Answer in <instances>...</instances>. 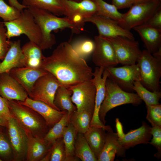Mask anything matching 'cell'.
<instances>
[{
    "mask_svg": "<svg viewBox=\"0 0 161 161\" xmlns=\"http://www.w3.org/2000/svg\"><path fill=\"white\" fill-rule=\"evenodd\" d=\"M116 127L118 141L120 145L126 150L139 144L149 143L152 135L151 128L144 121L139 128L131 130L126 134L124 133L122 126L119 120H116Z\"/></svg>",
    "mask_w": 161,
    "mask_h": 161,
    "instance_id": "cell-14",
    "label": "cell"
},
{
    "mask_svg": "<svg viewBox=\"0 0 161 161\" xmlns=\"http://www.w3.org/2000/svg\"><path fill=\"white\" fill-rule=\"evenodd\" d=\"M136 64L140 70L142 85L148 90L160 92L161 59L154 57L146 49L142 51Z\"/></svg>",
    "mask_w": 161,
    "mask_h": 161,
    "instance_id": "cell-6",
    "label": "cell"
},
{
    "mask_svg": "<svg viewBox=\"0 0 161 161\" xmlns=\"http://www.w3.org/2000/svg\"><path fill=\"white\" fill-rule=\"evenodd\" d=\"M77 133L69 122L65 128L62 137L66 154L65 161L80 160L75 153V144Z\"/></svg>",
    "mask_w": 161,
    "mask_h": 161,
    "instance_id": "cell-30",
    "label": "cell"
},
{
    "mask_svg": "<svg viewBox=\"0 0 161 161\" xmlns=\"http://www.w3.org/2000/svg\"><path fill=\"white\" fill-rule=\"evenodd\" d=\"M25 7H31L48 11L59 16L64 15V9L61 0H22Z\"/></svg>",
    "mask_w": 161,
    "mask_h": 161,
    "instance_id": "cell-28",
    "label": "cell"
},
{
    "mask_svg": "<svg viewBox=\"0 0 161 161\" xmlns=\"http://www.w3.org/2000/svg\"><path fill=\"white\" fill-rule=\"evenodd\" d=\"M106 129L100 127L91 126L83 134L92 151L97 157L104 145Z\"/></svg>",
    "mask_w": 161,
    "mask_h": 161,
    "instance_id": "cell-26",
    "label": "cell"
},
{
    "mask_svg": "<svg viewBox=\"0 0 161 161\" xmlns=\"http://www.w3.org/2000/svg\"><path fill=\"white\" fill-rule=\"evenodd\" d=\"M106 131L105 143L97 161H113L116 154L120 157H125L126 150L120 145L117 133L111 127Z\"/></svg>",
    "mask_w": 161,
    "mask_h": 161,
    "instance_id": "cell-21",
    "label": "cell"
},
{
    "mask_svg": "<svg viewBox=\"0 0 161 161\" xmlns=\"http://www.w3.org/2000/svg\"><path fill=\"white\" fill-rule=\"evenodd\" d=\"M2 60L0 62V74L9 73L15 68L25 66L20 40L10 41L9 49Z\"/></svg>",
    "mask_w": 161,
    "mask_h": 161,
    "instance_id": "cell-22",
    "label": "cell"
},
{
    "mask_svg": "<svg viewBox=\"0 0 161 161\" xmlns=\"http://www.w3.org/2000/svg\"><path fill=\"white\" fill-rule=\"evenodd\" d=\"M10 143L15 160H21L26 158L27 138L25 131L13 117L8 120Z\"/></svg>",
    "mask_w": 161,
    "mask_h": 161,
    "instance_id": "cell-17",
    "label": "cell"
},
{
    "mask_svg": "<svg viewBox=\"0 0 161 161\" xmlns=\"http://www.w3.org/2000/svg\"><path fill=\"white\" fill-rule=\"evenodd\" d=\"M64 9V15L83 30L84 20L96 14L97 6L92 0L75 1L61 0Z\"/></svg>",
    "mask_w": 161,
    "mask_h": 161,
    "instance_id": "cell-8",
    "label": "cell"
},
{
    "mask_svg": "<svg viewBox=\"0 0 161 161\" xmlns=\"http://www.w3.org/2000/svg\"><path fill=\"white\" fill-rule=\"evenodd\" d=\"M70 0L75 1H80L83 0ZM92 0L94 1V0Z\"/></svg>",
    "mask_w": 161,
    "mask_h": 161,
    "instance_id": "cell-47",
    "label": "cell"
},
{
    "mask_svg": "<svg viewBox=\"0 0 161 161\" xmlns=\"http://www.w3.org/2000/svg\"><path fill=\"white\" fill-rule=\"evenodd\" d=\"M145 23L153 27L161 30V6Z\"/></svg>",
    "mask_w": 161,
    "mask_h": 161,
    "instance_id": "cell-42",
    "label": "cell"
},
{
    "mask_svg": "<svg viewBox=\"0 0 161 161\" xmlns=\"http://www.w3.org/2000/svg\"><path fill=\"white\" fill-rule=\"evenodd\" d=\"M156 0H135L134 4L143 2L151 1ZM161 1V0H159Z\"/></svg>",
    "mask_w": 161,
    "mask_h": 161,
    "instance_id": "cell-46",
    "label": "cell"
},
{
    "mask_svg": "<svg viewBox=\"0 0 161 161\" xmlns=\"http://www.w3.org/2000/svg\"><path fill=\"white\" fill-rule=\"evenodd\" d=\"M25 133L27 138L26 160L41 161L49 150L52 145L44 137Z\"/></svg>",
    "mask_w": 161,
    "mask_h": 161,
    "instance_id": "cell-24",
    "label": "cell"
},
{
    "mask_svg": "<svg viewBox=\"0 0 161 161\" xmlns=\"http://www.w3.org/2000/svg\"><path fill=\"white\" fill-rule=\"evenodd\" d=\"M75 153L82 161H97V159L92 151L83 134L77 133L75 140Z\"/></svg>",
    "mask_w": 161,
    "mask_h": 161,
    "instance_id": "cell-29",
    "label": "cell"
},
{
    "mask_svg": "<svg viewBox=\"0 0 161 161\" xmlns=\"http://www.w3.org/2000/svg\"><path fill=\"white\" fill-rule=\"evenodd\" d=\"M27 8L32 15L40 30L42 38L40 46L42 50L51 48L56 43L52 31L68 28L78 34L82 30L66 17H59L48 11L33 7Z\"/></svg>",
    "mask_w": 161,
    "mask_h": 161,
    "instance_id": "cell-2",
    "label": "cell"
},
{
    "mask_svg": "<svg viewBox=\"0 0 161 161\" xmlns=\"http://www.w3.org/2000/svg\"><path fill=\"white\" fill-rule=\"evenodd\" d=\"M8 121L0 115V126L7 127Z\"/></svg>",
    "mask_w": 161,
    "mask_h": 161,
    "instance_id": "cell-45",
    "label": "cell"
},
{
    "mask_svg": "<svg viewBox=\"0 0 161 161\" xmlns=\"http://www.w3.org/2000/svg\"><path fill=\"white\" fill-rule=\"evenodd\" d=\"M48 73L41 68H35L27 66L15 68L9 72L24 88L28 96L37 80Z\"/></svg>",
    "mask_w": 161,
    "mask_h": 161,
    "instance_id": "cell-20",
    "label": "cell"
},
{
    "mask_svg": "<svg viewBox=\"0 0 161 161\" xmlns=\"http://www.w3.org/2000/svg\"><path fill=\"white\" fill-rule=\"evenodd\" d=\"M61 85L54 75L48 73L37 80L28 96L32 99L44 102L59 110L54 105V101L57 90Z\"/></svg>",
    "mask_w": 161,
    "mask_h": 161,
    "instance_id": "cell-10",
    "label": "cell"
},
{
    "mask_svg": "<svg viewBox=\"0 0 161 161\" xmlns=\"http://www.w3.org/2000/svg\"><path fill=\"white\" fill-rule=\"evenodd\" d=\"M147 120L152 127H161V105L158 104L146 106Z\"/></svg>",
    "mask_w": 161,
    "mask_h": 161,
    "instance_id": "cell-37",
    "label": "cell"
},
{
    "mask_svg": "<svg viewBox=\"0 0 161 161\" xmlns=\"http://www.w3.org/2000/svg\"><path fill=\"white\" fill-rule=\"evenodd\" d=\"M9 4L22 11L26 7L20 3L18 0H8Z\"/></svg>",
    "mask_w": 161,
    "mask_h": 161,
    "instance_id": "cell-44",
    "label": "cell"
},
{
    "mask_svg": "<svg viewBox=\"0 0 161 161\" xmlns=\"http://www.w3.org/2000/svg\"><path fill=\"white\" fill-rule=\"evenodd\" d=\"M142 102L136 93L124 90L108 78L106 82L105 98L99 110L100 119L105 125L106 114L112 109L128 104L138 105Z\"/></svg>",
    "mask_w": 161,
    "mask_h": 161,
    "instance_id": "cell-5",
    "label": "cell"
},
{
    "mask_svg": "<svg viewBox=\"0 0 161 161\" xmlns=\"http://www.w3.org/2000/svg\"><path fill=\"white\" fill-rule=\"evenodd\" d=\"M41 68L54 75L66 87L91 80L93 72L85 60L67 42L61 43L49 56L45 57Z\"/></svg>",
    "mask_w": 161,
    "mask_h": 161,
    "instance_id": "cell-1",
    "label": "cell"
},
{
    "mask_svg": "<svg viewBox=\"0 0 161 161\" xmlns=\"http://www.w3.org/2000/svg\"><path fill=\"white\" fill-rule=\"evenodd\" d=\"M69 116L66 112L62 118L49 129L44 139L52 145L58 139L62 137L65 130L69 123Z\"/></svg>",
    "mask_w": 161,
    "mask_h": 161,
    "instance_id": "cell-34",
    "label": "cell"
},
{
    "mask_svg": "<svg viewBox=\"0 0 161 161\" xmlns=\"http://www.w3.org/2000/svg\"><path fill=\"white\" fill-rule=\"evenodd\" d=\"M94 1L97 6V12L96 14L115 20L121 26L123 21V13L119 12L115 6L112 4H109L103 0Z\"/></svg>",
    "mask_w": 161,
    "mask_h": 161,
    "instance_id": "cell-32",
    "label": "cell"
},
{
    "mask_svg": "<svg viewBox=\"0 0 161 161\" xmlns=\"http://www.w3.org/2000/svg\"><path fill=\"white\" fill-rule=\"evenodd\" d=\"M18 101L38 113L43 117L49 129L58 122L67 112L58 110L44 102L32 99L29 97L24 101Z\"/></svg>",
    "mask_w": 161,
    "mask_h": 161,
    "instance_id": "cell-19",
    "label": "cell"
},
{
    "mask_svg": "<svg viewBox=\"0 0 161 161\" xmlns=\"http://www.w3.org/2000/svg\"><path fill=\"white\" fill-rule=\"evenodd\" d=\"M84 22L94 24L100 36L107 38L121 36L134 40L133 34L129 30L123 28L117 21L111 19L95 14L86 18Z\"/></svg>",
    "mask_w": 161,
    "mask_h": 161,
    "instance_id": "cell-16",
    "label": "cell"
},
{
    "mask_svg": "<svg viewBox=\"0 0 161 161\" xmlns=\"http://www.w3.org/2000/svg\"><path fill=\"white\" fill-rule=\"evenodd\" d=\"M92 116L93 114L90 112L76 110L69 116V122L77 132L84 134L90 127Z\"/></svg>",
    "mask_w": 161,
    "mask_h": 161,
    "instance_id": "cell-31",
    "label": "cell"
},
{
    "mask_svg": "<svg viewBox=\"0 0 161 161\" xmlns=\"http://www.w3.org/2000/svg\"><path fill=\"white\" fill-rule=\"evenodd\" d=\"M72 93L68 87L61 85L57 90L54 101V105L59 110L66 111L69 116L77 110L71 99Z\"/></svg>",
    "mask_w": 161,
    "mask_h": 161,
    "instance_id": "cell-27",
    "label": "cell"
},
{
    "mask_svg": "<svg viewBox=\"0 0 161 161\" xmlns=\"http://www.w3.org/2000/svg\"><path fill=\"white\" fill-rule=\"evenodd\" d=\"M94 42L92 60L96 66L105 69L119 64L113 46L107 38L96 36Z\"/></svg>",
    "mask_w": 161,
    "mask_h": 161,
    "instance_id": "cell-13",
    "label": "cell"
},
{
    "mask_svg": "<svg viewBox=\"0 0 161 161\" xmlns=\"http://www.w3.org/2000/svg\"><path fill=\"white\" fill-rule=\"evenodd\" d=\"M68 87L72 91L71 99L77 110L87 111L93 114L96 88L92 79Z\"/></svg>",
    "mask_w": 161,
    "mask_h": 161,
    "instance_id": "cell-11",
    "label": "cell"
},
{
    "mask_svg": "<svg viewBox=\"0 0 161 161\" xmlns=\"http://www.w3.org/2000/svg\"><path fill=\"white\" fill-rule=\"evenodd\" d=\"M107 38L113 46L119 64L123 65L136 64L142 52L138 41L121 36Z\"/></svg>",
    "mask_w": 161,
    "mask_h": 161,
    "instance_id": "cell-9",
    "label": "cell"
},
{
    "mask_svg": "<svg viewBox=\"0 0 161 161\" xmlns=\"http://www.w3.org/2000/svg\"><path fill=\"white\" fill-rule=\"evenodd\" d=\"M140 98L145 103L146 106L159 104L161 97L160 92L150 91L144 87L140 81L134 82L133 87Z\"/></svg>",
    "mask_w": 161,
    "mask_h": 161,
    "instance_id": "cell-33",
    "label": "cell"
},
{
    "mask_svg": "<svg viewBox=\"0 0 161 161\" xmlns=\"http://www.w3.org/2000/svg\"><path fill=\"white\" fill-rule=\"evenodd\" d=\"M105 69L109 74L108 78L127 92L133 91L134 82L140 80V70L136 64L119 67H109Z\"/></svg>",
    "mask_w": 161,
    "mask_h": 161,
    "instance_id": "cell-12",
    "label": "cell"
},
{
    "mask_svg": "<svg viewBox=\"0 0 161 161\" xmlns=\"http://www.w3.org/2000/svg\"><path fill=\"white\" fill-rule=\"evenodd\" d=\"M151 134L153 137L149 143L157 149V152L154 156L160 159L161 156V127H152Z\"/></svg>",
    "mask_w": 161,
    "mask_h": 161,
    "instance_id": "cell-39",
    "label": "cell"
},
{
    "mask_svg": "<svg viewBox=\"0 0 161 161\" xmlns=\"http://www.w3.org/2000/svg\"><path fill=\"white\" fill-rule=\"evenodd\" d=\"M12 150L10 143L0 132V155L2 157L8 156L11 153Z\"/></svg>",
    "mask_w": 161,
    "mask_h": 161,
    "instance_id": "cell-41",
    "label": "cell"
},
{
    "mask_svg": "<svg viewBox=\"0 0 161 161\" xmlns=\"http://www.w3.org/2000/svg\"><path fill=\"white\" fill-rule=\"evenodd\" d=\"M2 161L1 160L0 158V161Z\"/></svg>",
    "mask_w": 161,
    "mask_h": 161,
    "instance_id": "cell-48",
    "label": "cell"
},
{
    "mask_svg": "<svg viewBox=\"0 0 161 161\" xmlns=\"http://www.w3.org/2000/svg\"><path fill=\"white\" fill-rule=\"evenodd\" d=\"M21 11L16 8L6 3L4 0H0V17L4 21H9L17 18Z\"/></svg>",
    "mask_w": 161,
    "mask_h": 161,
    "instance_id": "cell-38",
    "label": "cell"
},
{
    "mask_svg": "<svg viewBox=\"0 0 161 161\" xmlns=\"http://www.w3.org/2000/svg\"><path fill=\"white\" fill-rule=\"evenodd\" d=\"M3 23L8 40L24 35L30 41L40 46L42 38L40 30L32 15L27 8L21 11L17 18Z\"/></svg>",
    "mask_w": 161,
    "mask_h": 161,
    "instance_id": "cell-4",
    "label": "cell"
},
{
    "mask_svg": "<svg viewBox=\"0 0 161 161\" xmlns=\"http://www.w3.org/2000/svg\"><path fill=\"white\" fill-rule=\"evenodd\" d=\"M161 1L156 0L133 4L127 12L123 13L121 26L130 30L145 23L161 6Z\"/></svg>",
    "mask_w": 161,
    "mask_h": 161,
    "instance_id": "cell-7",
    "label": "cell"
},
{
    "mask_svg": "<svg viewBox=\"0 0 161 161\" xmlns=\"http://www.w3.org/2000/svg\"><path fill=\"white\" fill-rule=\"evenodd\" d=\"M139 34L146 50L152 54L161 48V30L144 23L133 28Z\"/></svg>",
    "mask_w": 161,
    "mask_h": 161,
    "instance_id": "cell-23",
    "label": "cell"
},
{
    "mask_svg": "<svg viewBox=\"0 0 161 161\" xmlns=\"http://www.w3.org/2000/svg\"><path fill=\"white\" fill-rule=\"evenodd\" d=\"M0 95L8 101L23 102L28 97L24 88L9 73L0 74Z\"/></svg>",
    "mask_w": 161,
    "mask_h": 161,
    "instance_id": "cell-18",
    "label": "cell"
},
{
    "mask_svg": "<svg viewBox=\"0 0 161 161\" xmlns=\"http://www.w3.org/2000/svg\"><path fill=\"white\" fill-rule=\"evenodd\" d=\"M71 45L78 56L83 59L92 54L94 47V41L89 39L77 40Z\"/></svg>",
    "mask_w": 161,
    "mask_h": 161,
    "instance_id": "cell-36",
    "label": "cell"
},
{
    "mask_svg": "<svg viewBox=\"0 0 161 161\" xmlns=\"http://www.w3.org/2000/svg\"><path fill=\"white\" fill-rule=\"evenodd\" d=\"M66 154L63 137L53 144L41 161H65Z\"/></svg>",
    "mask_w": 161,
    "mask_h": 161,
    "instance_id": "cell-35",
    "label": "cell"
},
{
    "mask_svg": "<svg viewBox=\"0 0 161 161\" xmlns=\"http://www.w3.org/2000/svg\"><path fill=\"white\" fill-rule=\"evenodd\" d=\"M12 117L25 132L44 137L49 128L43 117L31 108L16 100L8 101Z\"/></svg>",
    "mask_w": 161,
    "mask_h": 161,
    "instance_id": "cell-3",
    "label": "cell"
},
{
    "mask_svg": "<svg viewBox=\"0 0 161 161\" xmlns=\"http://www.w3.org/2000/svg\"><path fill=\"white\" fill-rule=\"evenodd\" d=\"M21 50L24 57L25 66L41 68L45 56L39 45L29 41L23 46Z\"/></svg>",
    "mask_w": 161,
    "mask_h": 161,
    "instance_id": "cell-25",
    "label": "cell"
},
{
    "mask_svg": "<svg viewBox=\"0 0 161 161\" xmlns=\"http://www.w3.org/2000/svg\"><path fill=\"white\" fill-rule=\"evenodd\" d=\"M109 75L107 70L101 67H96L93 72V77L92 80L95 87L96 95L95 108L90 127H102L106 129L109 127V126L104 125L100 120L99 113L100 107L105 98L106 82Z\"/></svg>",
    "mask_w": 161,
    "mask_h": 161,
    "instance_id": "cell-15",
    "label": "cell"
},
{
    "mask_svg": "<svg viewBox=\"0 0 161 161\" xmlns=\"http://www.w3.org/2000/svg\"><path fill=\"white\" fill-rule=\"evenodd\" d=\"M0 115L7 120L12 117L7 100L0 95Z\"/></svg>",
    "mask_w": 161,
    "mask_h": 161,
    "instance_id": "cell-43",
    "label": "cell"
},
{
    "mask_svg": "<svg viewBox=\"0 0 161 161\" xmlns=\"http://www.w3.org/2000/svg\"><path fill=\"white\" fill-rule=\"evenodd\" d=\"M4 23L0 22V60H3L10 47V41L6 35V29Z\"/></svg>",
    "mask_w": 161,
    "mask_h": 161,
    "instance_id": "cell-40",
    "label": "cell"
}]
</instances>
